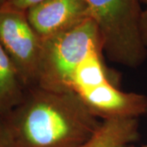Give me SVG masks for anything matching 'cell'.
<instances>
[{
    "label": "cell",
    "mask_w": 147,
    "mask_h": 147,
    "mask_svg": "<svg viewBox=\"0 0 147 147\" xmlns=\"http://www.w3.org/2000/svg\"><path fill=\"white\" fill-rule=\"evenodd\" d=\"M100 34L102 52L112 62L137 68L147 59L142 42L139 0H87Z\"/></svg>",
    "instance_id": "2"
},
{
    "label": "cell",
    "mask_w": 147,
    "mask_h": 147,
    "mask_svg": "<svg viewBox=\"0 0 147 147\" xmlns=\"http://www.w3.org/2000/svg\"><path fill=\"white\" fill-rule=\"evenodd\" d=\"M96 47L102 46L92 18L44 38L36 87L54 92H73L71 82L75 69Z\"/></svg>",
    "instance_id": "3"
},
{
    "label": "cell",
    "mask_w": 147,
    "mask_h": 147,
    "mask_svg": "<svg viewBox=\"0 0 147 147\" xmlns=\"http://www.w3.org/2000/svg\"><path fill=\"white\" fill-rule=\"evenodd\" d=\"M130 147H147V144H146V145H143V146H130Z\"/></svg>",
    "instance_id": "15"
},
{
    "label": "cell",
    "mask_w": 147,
    "mask_h": 147,
    "mask_svg": "<svg viewBox=\"0 0 147 147\" xmlns=\"http://www.w3.org/2000/svg\"><path fill=\"white\" fill-rule=\"evenodd\" d=\"M101 53H103L101 47L93 48L75 69L71 82V90L75 93L79 95L110 80Z\"/></svg>",
    "instance_id": "9"
},
{
    "label": "cell",
    "mask_w": 147,
    "mask_h": 147,
    "mask_svg": "<svg viewBox=\"0 0 147 147\" xmlns=\"http://www.w3.org/2000/svg\"><path fill=\"white\" fill-rule=\"evenodd\" d=\"M43 39L32 27L26 11L0 7V45L16 65L27 89L36 87Z\"/></svg>",
    "instance_id": "4"
},
{
    "label": "cell",
    "mask_w": 147,
    "mask_h": 147,
    "mask_svg": "<svg viewBox=\"0 0 147 147\" xmlns=\"http://www.w3.org/2000/svg\"><path fill=\"white\" fill-rule=\"evenodd\" d=\"M27 88L16 65L0 45V117L5 118L20 105Z\"/></svg>",
    "instance_id": "8"
},
{
    "label": "cell",
    "mask_w": 147,
    "mask_h": 147,
    "mask_svg": "<svg viewBox=\"0 0 147 147\" xmlns=\"http://www.w3.org/2000/svg\"><path fill=\"white\" fill-rule=\"evenodd\" d=\"M3 119L8 147H81L101 122L74 92L39 87Z\"/></svg>",
    "instance_id": "1"
},
{
    "label": "cell",
    "mask_w": 147,
    "mask_h": 147,
    "mask_svg": "<svg viewBox=\"0 0 147 147\" xmlns=\"http://www.w3.org/2000/svg\"><path fill=\"white\" fill-rule=\"evenodd\" d=\"M0 147H8V141L7 137L5 125L3 118L0 117Z\"/></svg>",
    "instance_id": "12"
},
{
    "label": "cell",
    "mask_w": 147,
    "mask_h": 147,
    "mask_svg": "<svg viewBox=\"0 0 147 147\" xmlns=\"http://www.w3.org/2000/svg\"><path fill=\"white\" fill-rule=\"evenodd\" d=\"M140 30L142 35V42L147 48V7L142 11L141 21H140Z\"/></svg>",
    "instance_id": "11"
},
{
    "label": "cell",
    "mask_w": 147,
    "mask_h": 147,
    "mask_svg": "<svg viewBox=\"0 0 147 147\" xmlns=\"http://www.w3.org/2000/svg\"><path fill=\"white\" fill-rule=\"evenodd\" d=\"M42 39L77 26L91 18L87 0H44L26 11Z\"/></svg>",
    "instance_id": "5"
},
{
    "label": "cell",
    "mask_w": 147,
    "mask_h": 147,
    "mask_svg": "<svg viewBox=\"0 0 147 147\" xmlns=\"http://www.w3.org/2000/svg\"><path fill=\"white\" fill-rule=\"evenodd\" d=\"M90 110L99 119L135 118L147 115V96L126 92L106 80L79 94Z\"/></svg>",
    "instance_id": "6"
},
{
    "label": "cell",
    "mask_w": 147,
    "mask_h": 147,
    "mask_svg": "<svg viewBox=\"0 0 147 147\" xmlns=\"http://www.w3.org/2000/svg\"><path fill=\"white\" fill-rule=\"evenodd\" d=\"M44 0H7L4 5L16 10L27 11L30 7L38 4Z\"/></svg>",
    "instance_id": "10"
},
{
    "label": "cell",
    "mask_w": 147,
    "mask_h": 147,
    "mask_svg": "<svg viewBox=\"0 0 147 147\" xmlns=\"http://www.w3.org/2000/svg\"><path fill=\"white\" fill-rule=\"evenodd\" d=\"M139 2L141 3V4H144L147 7V0H139Z\"/></svg>",
    "instance_id": "13"
},
{
    "label": "cell",
    "mask_w": 147,
    "mask_h": 147,
    "mask_svg": "<svg viewBox=\"0 0 147 147\" xmlns=\"http://www.w3.org/2000/svg\"><path fill=\"white\" fill-rule=\"evenodd\" d=\"M140 137L138 119L110 118L102 119L93 135L81 147H130Z\"/></svg>",
    "instance_id": "7"
},
{
    "label": "cell",
    "mask_w": 147,
    "mask_h": 147,
    "mask_svg": "<svg viewBox=\"0 0 147 147\" xmlns=\"http://www.w3.org/2000/svg\"><path fill=\"white\" fill-rule=\"evenodd\" d=\"M7 0H0V7H2L3 5H4V3H6Z\"/></svg>",
    "instance_id": "14"
}]
</instances>
